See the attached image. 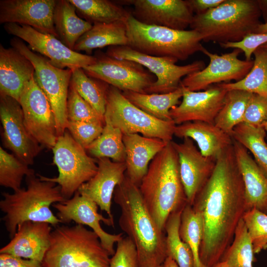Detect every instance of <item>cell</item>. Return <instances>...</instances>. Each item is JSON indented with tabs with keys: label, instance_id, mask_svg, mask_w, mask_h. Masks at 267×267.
Segmentation results:
<instances>
[{
	"label": "cell",
	"instance_id": "1",
	"mask_svg": "<svg viewBox=\"0 0 267 267\" xmlns=\"http://www.w3.org/2000/svg\"><path fill=\"white\" fill-rule=\"evenodd\" d=\"M192 206L203 221L201 262L205 267H214L232 243L238 223L247 211L233 143L217 157L212 175Z\"/></svg>",
	"mask_w": 267,
	"mask_h": 267
},
{
	"label": "cell",
	"instance_id": "2",
	"mask_svg": "<svg viewBox=\"0 0 267 267\" xmlns=\"http://www.w3.org/2000/svg\"><path fill=\"white\" fill-rule=\"evenodd\" d=\"M113 200L120 207L119 224L134 245L139 267H157L167 258L166 234L161 230L143 201L139 187L126 175L115 188Z\"/></svg>",
	"mask_w": 267,
	"mask_h": 267
},
{
	"label": "cell",
	"instance_id": "3",
	"mask_svg": "<svg viewBox=\"0 0 267 267\" xmlns=\"http://www.w3.org/2000/svg\"><path fill=\"white\" fill-rule=\"evenodd\" d=\"M138 187L147 210L158 227L165 231L170 215L182 211L188 203L172 141L151 161Z\"/></svg>",
	"mask_w": 267,
	"mask_h": 267
},
{
	"label": "cell",
	"instance_id": "4",
	"mask_svg": "<svg viewBox=\"0 0 267 267\" xmlns=\"http://www.w3.org/2000/svg\"><path fill=\"white\" fill-rule=\"evenodd\" d=\"M26 181L27 188L1 194L0 209L5 214L2 220L10 238L15 234L18 225L24 222H45L55 226L62 223L50 208L54 203L66 200L60 186L42 180L35 174L27 176Z\"/></svg>",
	"mask_w": 267,
	"mask_h": 267
},
{
	"label": "cell",
	"instance_id": "5",
	"mask_svg": "<svg viewBox=\"0 0 267 267\" xmlns=\"http://www.w3.org/2000/svg\"><path fill=\"white\" fill-rule=\"evenodd\" d=\"M261 16L256 0H225L215 8L194 14L190 27L206 42H238L255 33L262 23Z\"/></svg>",
	"mask_w": 267,
	"mask_h": 267
},
{
	"label": "cell",
	"instance_id": "6",
	"mask_svg": "<svg viewBox=\"0 0 267 267\" xmlns=\"http://www.w3.org/2000/svg\"><path fill=\"white\" fill-rule=\"evenodd\" d=\"M110 255L98 235L84 225L57 226L42 267H110Z\"/></svg>",
	"mask_w": 267,
	"mask_h": 267
},
{
	"label": "cell",
	"instance_id": "7",
	"mask_svg": "<svg viewBox=\"0 0 267 267\" xmlns=\"http://www.w3.org/2000/svg\"><path fill=\"white\" fill-rule=\"evenodd\" d=\"M126 23L128 46L147 55L185 60L204 48L201 35L193 30H177L145 24L131 13Z\"/></svg>",
	"mask_w": 267,
	"mask_h": 267
},
{
	"label": "cell",
	"instance_id": "8",
	"mask_svg": "<svg viewBox=\"0 0 267 267\" xmlns=\"http://www.w3.org/2000/svg\"><path fill=\"white\" fill-rule=\"evenodd\" d=\"M52 150L53 163L59 172L58 177L37 176L43 180L57 184L63 196L66 200L69 199L83 183L95 175L98 169L97 160L89 156L66 131L58 136Z\"/></svg>",
	"mask_w": 267,
	"mask_h": 267
},
{
	"label": "cell",
	"instance_id": "9",
	"mask_svg": "<svg viewBox=\"0 0 267 267\" xmlns=\"http://www.w3.org/2000/svg\"><path fill=\"white\" fill-rule=\"evenodd\" d=\"M10 44L33 63L35 79L48 98L53 111L58 136L63 135L68 124L67 104L73 70L55 67L47 58L33 51L17 37L12 38Z\"/></svg>",
	"mask_w": 267,
	"mask_h": 267
},
{
	"label": "cell",
	"instance_id": "10",
	"mask_svg": "<svg viewBox=\"0 0 267 267\" xmlns=\"http://www.w3.org/2000/svg\"><path fill=\"white\" fill-rule=\"evenodd\" d=\"M104 118L120 129L123 135L140 134L167 143L172 141L177 126L173 120H161L143 111L128 100L121 90L111 86L107 92Z\"/></svg>",
	"mask_w": 267,
	"mask_h": 267
},
{
	"label": "cell",
	"instance_id": "11",
	"mask_svg": "<svg viewBox=\"0 0 267 267\" xmlns=\"http://www.w3.org/2000/svg\"><path fill=\"white\" fill-rule=\"evenodd\" d=\"M106 54L117 59L130 60L146 67L156 78V81L146 90V93H166L180 87L181 78L205 68L203 61L179 66L177 59L147 55L129 46L108 47Z\"/></svg>",
	"mask_w": 267,
	"mask_h": 267
},
{
	"label": "cell",
	"instance_id": "12",
	"mask_svg": "<svg viewBox=\"0 0 267 267\" xmlns=\"http://www.w3.org/2000/svg\"><path fill=\"white\" fill-rule=\"evenodd\" d=\"M94 56V63L83 68L85 72L121 91L145 93L156 81L154 75L134 61L112 57L100 50Z\"/></svg>",
	"mask_w": 267,
	"mask_h": 267
},
{
	"label": "cell",
	"instance_id": "13",
	"mask_svg": "<svg viewBox=\"0 0 267 267\" xmlns=\"http://www.w3.org/2000/svg\"><path fill=\"white\" fill-rule=\"evenodd\" d=\"M4 28L8 34L26 42L33 51L46 57L52 65L58 68L73 70L91 65L96 61L94 56L75 51L57 37L41 33L30 26L6 23Z\"/></svg>",
	"mask_w": 267,
	"mask_h": 267
},
{
	"label": "cell",
	"instance_id": "14",
	"mask_svg": "<svg viewBox=\"0 0 267 267\" xmlns=\"http://www.w3.org/2000/svg\"><path fill=\"white\" fill-rule=\"evenodd\" d=\"M19 102L30 134L44 148L52 149L58 137L56 121L50 103L34 77L25 87Z\"/></svg>",
	"mask_w": 267,
	"mask_h": 267
},
{
	"label": "cell",
	"instance_id": "15",
	"mask_svg": "<svg viewBox=\"0 0 267 267\" xmlns=\"http://www.w3.org/2000/svg\"><path fill=\"white\" fill-rule=\"evenodd\" d=\"M0 119L4 146L27 165L33 164L44 147L27 130L19 102L10 96L0 95Z\"/></svg>",
	"mask_w": 267,
	"mask_h": 267
},
{
	"label": "cell",
	"instance_id": "16",
	"mask_svg": "<svg viewBox=\"0 0 267 267\" xmlns=\"http://www.w3.org/2000/svg\"><path fill=\"white\" fill-rule=\"evenodd\" d=\"M210 59L204 69L185 76L180 86L192 91L206 89L213 84L244 78L252 69L254 60H242L238 58L241 51L237 48L230 52L219 55L205 48L201 51Z\"/></svg>",
	"mask_w": 267,
	"mask_h": 267
},
{
	"label": "cell",
	"instance_id": "17",
	"mask_svg": "<svg viewBox=\"0 0 267 267\" xmlns=\"http://www.w3.org/2000/svg\"><path fill=\"white\" fill-rule=\"evenodd\" d=\"M52 206L57 211L56 216L62 223L73 221L76 224L89 226L98 235L110 256L114 254V245L123 237V234L122 233L110 234L103 229L100 222L108 226H114V221L99 214L98 206L93 200L77 191L72 198Z\"/></svg>",
	"mask_w": 267,
	"mask_h": 267
},
{
	"label": "cell",
	"instance_id": "18",
	"mask_svg": "<svg viewBox=\"0 0 267 267\" xmlns=\"http://www.w3.org/2000/svg\"><path fill=\"white\" fill-rule=\"evenodd\" d=\"M182 100L171 109V118L177 125L191 121L214 124L223 105L227 90L220 84L212 85L204 91H192L180 86Z\"/></svg>",
	"mask_w": 267,
	"mask_h": 267
},
{
	"label": "cell",
	"instance_id": "19",
	"mask_svg": "<svg viewBox=\"0 0 267 267\" xmlns=\"http://www.w3.org/2000/svg\"><path fill=\"white\" fill-rule=\"evenodd\" d=\"M134 6L132 15L139 22L177 30H186L194 17L187 0H128Z\"/></svg>",
	"mask_w": 267,
	"mask_h": 267
},
{
	"label": "cell",
	"instance_id": "20",
	"mask_svg": "<svg viewBox=\"0 0 267 267\" xmlns=\"http://www.w3.org/2000/svg\"><path fill=\"white\" fill-rule=\"evenodd\" d=\"M57 0H0V23L29 26L58 39L53 22Z\"/></svg>",
	"mask_w": 267,
	"mask_h": 267
},
{
	"label": "cell",
	"instance_id": "21",
	"mask_svg": "<svg viewBox=\"0 0 267 267\" xmlns=\"http://www.w3.org/2000/svg\"><path fill=\"white\" fill-rule=\"evenodd\" d=\"M183 139L181 143L172 142L178 155L179 173L187 202L192 205L212 175L216 158L203 156L191 138Z\"/></svg>",
	"mask_w": 267,
	"mask_h": 267
},
{
	"label": "cell",
	"instance_id": "22",
	"mask_svg": "<svg viewBox=\"0 0 267 267\" xmlns=\"http://www.w3.org/2000/svg\"><path fill=\"white\" fill-rule=\"evenodd\" d=\"M98 169L95 175L83 183L78 191L96 203L101 211L112 221V200L116 187L124 179L125 162H116L107 158L97 159Z\"/></svg>",
	"mask_w": 267,
	"mask_h": 267
},
{
	"label": "cell",
	"instance_id": "23",
	"mask_svg": "<svg viewBox=\"0 0 267 267\" xmlns=\"http://www.w3.org/2000/svg\"><path fill=\"white\" fill-rule=\"evenodd\" d=\"M50 225L32 221L20 223L10 242L0 249V253L42 263L50 245Z\"/></svg>",
	"mask_w": 267,
	"mask_h": 267
},
{
	"label": "cell",
	"instance_id": "24",
	"mask_svg": "<svg viewBox=\"0 0 267 267\" xmlns=\"http://www.w3.org/2000/svg\"><path fill=\"white\" fill-rule=\"evenodd\" d=\"M32 62L14 48L0 44V95L17 100L25 87L34 77Z\"/></svg>",
	"mask_w": 267,
	"mask_h": 267
},
{
	"label": "cell",
	"instance_id": "25",
	"mask_svg": "<svg viewBox=\"0 0 267 267\" xmlns=\"http://www.w3.org/2000/svg\"><path fill=\"white\" fill-rule=\"evenodd\" d=\"M233 146L244 185L247 211L256 209L267 214V178L244 146L233 139Z\"/></svg>",
	"mask_w": 267,
	"mask_h": 267
},
{
	"label": "cell",
	"instance_id": "26",
	"mask_svg": "<svg viewBox=\"0 0 267 267\" xmlns=\"http://www.w3.org/2000/svg\"><path fill=\"white\" fill-rule=\"evenodd\" d=\"M126 151V176L139 186L151 161L168 143L162 140L139 134L123 135Z\"/></svg>",
	"mask_w": 267,
	"mask_h": 267
},
{
	"label": "cell",
	"instance_id": "27",
	"mask_svg": "<svg viewBox=\"0 0 267 267\" xmlns=\"http://www.w3.org/2000/svg\"><path fill=\"white\" fill-rule=\"evenodd\" d=\"M174 135L195 141L202 154L215 158L233 143L231 136L214 124L191 121L177 125Z\"/></svg>",
	"mask_w": 267,
	"mask_h": 267
},
{
	"label": "cell",
	"instance_id": "28",
	"mask_svg": "<svg viewBox=\"0 0 267 267\" xmlns=\"http://www.w3.org/2000/svg\"><path fill=\"white\" fill-rule=\"evenodd\" d=\"M126 21L96 24L77 42L73 50L90 55L93 49L108 46L128 45Z\"/></svg>",
	"mask_w": 267,
	"mask_h": 267
},
{
	"label": "cell",
	"instance_id": "29",
	"mask_svg": "<svg viewBox=\"0 0 267 267\" xmlns=\"http://www.w3.org/2000/svg\"><path fill=\"white\" fill-rule=\"evenodd\" d=\"M53 22L58 39L72 50L78 40L92 26L77 15L76 7L69 0H57Z\"/></svg>",
	"mask_w": 267,
	"mask_h": 267
},
{
	"label": "cell",
	"instance_id": "30",
	"mask_svg": "<svg viewBox=\"0 0 267 267\" xmlns=\"http://www.w3.org/2000/svg\"><path fill=\"white\" fill-rule=\"evenodd\" d=\"M122 92L135 106L149 115L165 121L173 120L170 111L179 104V100L183 95L180 86L175 90L166 93H146L132 91Z\"/></svg>",
	"mask_w": 267,
	"mask_h": 267
},
{
	"label": "cell",
	"instance_id": "31",
	"mask_svg": "<svg viewBox=\"0 0 267 267\" xmlns=\"http://www.w3.org/2000/svg\"><path fill=\"white\" fill-rule=\"evenodd\" d=\"M70 84L79 95L104 118L110 85L88 76L82 68L73 70Z\"/></svg>",
	"mask_w": 267,
	"mask_h": 267
},
{
	"label": "cell",
	"instance_id": "32",
	"mask_svg": "<svg viewBox=\"0 0 267 267\" xmlns=\"http://www.w3.org/2000/svg\"><path fill=\"white\" fill-rule=\"evenodd\" d=\"M77 13L91 24L126 21L129 12L108 0H69Z\"/></svg>",
	"mask_w": 267,
	"mask_h": 267
},
{
	"label": "cell",
	"instance_id": "33",
	"mask_svg": "<svg viewBox=\"0 0 267 267\" xmlns=\"http://www.w3.org/2000/svg\"><path fill=\"white\" fill-rule=\"evenodd\" d=\"M105 124L101 135L86 150L97 159L107 158L116 162H125L126 151L123 134L104 118Z\"/></svg>",
	"mask_w": 267,
	"mask_h": 267
},
{
	"label": "cell",
	"instance_id": "34",
	"mask_svg": "<svg viewBox=\"0 0 267 267\" xmlns=\"http://www.w3.org/2000/svg\"><path fill=\"white\" fill-rule=\"evenodd\" d=\"M252 94L242 90H227L223 106L215 119V125L231 136L233 129L243 123Z\"/></svg>",
	"mask_w": 267,
	"mask_h": 267
},
{
	"label": "cell",
	"instance_id": "35",
	"mask_svg": "<svg viewBox=\"0 0 267 267\" xmlns=\"http://www.w3.org/2000/svg\"><path fill=\"white\" fill-rule=\"evenodd\" d=\"M253 54V67L244 78L234 83L220 84L226 90H242L267 98V49L260 46Z\"/></svg>",
	"mask_w": 267,
	"mask_h": 267
},
{
	"label": "cell",
	"instance_id": "36",
	"mask_svg": "<svg viewBox=\"0 0 267 267\" xmlns=\"http://www.w3.org/2000/svg\"><path fill=\"white\" fill-rule=\"evenodd\" d=\"M231 137L252 153L254 160L267 178V132L264 128L241 123L233 129Z\"/></svg>",
	"mask_w": 267,
	"mask_h": 267
},
{
	"label": "cell",
	"instance_id": "37",
	"mask_svg": "<svg viewBox=\"0 0 267 267\" xmlns=\"http://www.w3.org/2000/svg\"><path fill=\"white\" fill-rule=\"evenodd\" d=\"M181 239L190 248L194 259L193 267H205L201 262L200 248L203 235V221L200 214L187 203L182 211L179 228Z\"/></svg>",
	"mask_w": 267,
	"mask_h": 267
},
{
	"label": "cell",
	"instance_id": "38",
	"mask_svg": "<svg viewBox=\"0 0 267 267\" xmlns=\"http://www.w3.org/2000/svg\"><path fill=\"white\" fill-rule=\"evenodd\" d=\"M181 212L178 211L171 214L165 225L167 257L173 259L178 267H193L192 251L179 234Z\"/></svg>",
	"mask_w": 267,
	"mask_h": 267
},
{
	"label": "cell",
	"instance_id": "39",
	"mask_svg": "<svg viewBox=\"0 0 267 267\" xmlns=\"http://www.w3.org/2000/svg\"><path fill=\"white\" fill-rule=\"evenodd\" d=\"M221 261L227 267H253V263L256 261L253 247L243 219L238 223L233 240Z\"/></svg>",
	"mask_w": 267,
	"mask_h": 267
},
{
	"label": "cell",
	"instance_id": "40",
	"mask_svg": "<svg viewBox=\"0 0 267 267\" xmlns=\"http://www.w3.org/2000/svg\"><path fill=\"white\" fill-rule=\"evenodd\" d=\"M35 174L34 170L13 154L0 147V185L12 189H20L24 177Z\"/></svg>",
	"mask_w": 267,
	"mask_h": 267
},
{
	"label": "cell",
	"instance_id": "41",
	"mask_svg": "<svg viewBox=\"0 0 267 267\" xmlns=\"http://www.w3.org/2000/svg\"><path fill=\"white\" fill-rule=\"evenodd\" d=\"M243 220L251 240L254 254L267 248V214L256 209L245 212Z\"/></svg>",
	"mask_w": 267,
	"mask_h": 267
},
{
	"label": "cell",
	"instance_id": "42",
	"mask_svg": "<svg viewBox=\"0 0 267 267\" xmlns=\"http://www.w3.org/2000/svg\"><path fill=\"white\" fill-rule=\"evenodd\" d=\"M68 121L95 122L105 124L104 118L96 111L76 91L70 84L67 104Z\"/></svg>",
	"mask_w": 267,
	"mask_h": 267
},
{
	"label": "cell",
	"instance_id": "43",
	"mask_svg": "<svg viewBox=\"0 0 267 267\" xmlns=\"http://www.w3.org/2000/svg\"><path fill=\"white\" fill-rule=\"evenodd\" d=\"M104 126L95 122L68 121L67 129L74 140L86 150L101 135Z\"/></svg>",
	"mask_w": 267,
	"mask_h": 267
},
{
	"label": "cell",
	"instance_id": "44",
	"mask_svg": "<svg viewBox=\"0 0 267 267\" xmlns=\"http://www.w3.org/2000/svg\"><path fill=\"white\" fill-rule=\"evenodd\" d=\"M110 267H139L136 248L127 236L117 243L115 252L110 258Z\"/></svg>",
	"mask_w": 267,
	"mask_h": 267
},
{
	"label": "cell",
	"instance_id": "45",
	"mask_svg": "<svg viewBox=\"0 0 267 267\" xmlns=\"http://www.w3.org/2000/svg\"><path fill=\"white\" fill-rule=\"evenodd\" d=\"M267 121V98L253 93L247 106L243 123L263 127Z\"/></svg>",
	"mask_w": 267,
	"mask_h": 267
},
{
	"label": "cell",
	"instance_id": "46",
	"mask_svg": "<svg viewBox=\"0 0 267 267\" xmlns=\"http://www.w3.org/2000/svg\"><path fill=\"white\" fill-rule=\"evenodd\" d=\"M266 43H267V33H252L246 35L239 42L219 44L224 48H233L240 49L244 53L246 60H250L254 51Z\"/></svg>",
	"mask_w": 267,
	"mask_h": 267
},
{
	"label": "cell",
	"instance_id": "47",
	"mask_svg": "<svg viewBox=\"0 0 267 267\" xmlns=\"http://www.w3.org/2000/svg\"><path fill=\"white\" fill-rule=\"evenodd\" d=\"M0 267H42V263L10 254L0 253Z\"/></svg>",
	"mask_w": 267,
	"mask_h": 267
},
{
	"label": "cell",
	"instance_id": "48",
	"mask_svg": "<svg viewBox=\"0 0 267 267\" xmlns=\"http://www.w3.org/2000/svg\"><path fill=\"white\" fill-rule=\"evenodd\" d=\"M225 0H188L193 12L195 14H201L215 8L224 2Z\"/></svg>",
	"mask_w": 267,
	"mask_h": 267
},
{
	"label": "cell",
	"instance_id": "49",
	"mask_svg": "<svg viewBox=\"0 0 267 267\" xmlns=\"http://www.w3.org/2000/svg\"><path fill=\"white\" fill-rule=\"evenodd\" d=\"M259 8L265 21L267 23V0H256Z\"/></svg>",
	"mask_w": 267,
	"mask_h": 267
},
{
	"label": "cell",
	"instance_id": "50",
	"mask_svg": "<svg viewBox=\"0 0 267 267\" xmlns=\"http://www.w3.org/2000/svg\"><path fill=\"white\" fill-rule=\"evenodd\" d=\"M164 265L165 267H178L176 262L170 257H167Z\"/></svg>",
	"mask_w": 267,
	"mask_h": 267
},
{
	"label": "cell",
	"instance_id": "51",
	"mask_svg": "<svg viewBox=\"0 0 267 267\" xmlns=\"http://www.w3.org/2000/svg\"><path fill=\"white\" fill-rule=\"evenodd\" d=\"M255 33H267V23L260 24Z\"/></svg>",
	"mask_w": 267,
	"mask_h": 267
},
{
	"label": "cell",
	"instance_id": "52",
	"mask_svg": "<svg viewBox=\"0 0 267 267\" xmlns=\"http://www.w3.org/2000/svg\"><path fill=\"white\" fill-rule=\"evenodd\" d=\"M214 267H227L226 264L222 261L219 262Z\"/></svg>",
	"mask_w": 267,
	"mask_h": 267
},
{
	"label": "cell",
	"instance_id": "53",
	"mask_svg": "<svg viewBox=\"0 0 267 267\" xmlns=\"http://www.w3.org/2000/svg\"><path fill=\"white\" fill-rule=\"evenodd\" d=\"M265 131H266L267 132V137L266 138H267V122L266 123L265 125H264V127Z\"/></svg>",
	"mask_w": 267,
	"mask_h": 267
},
{
	"label": "cell",
	"instance_id": "54",
	"mask_svg": "<svg viewBox=\"0 0 267 267\" xmlns=\"http://www.w3.org/2000/svg\"><path fill=\"white\" fill-rule=\"evenodd\" d=\"M261 46H262L266 49H267V43L264 44V45Z\"/></svg>",
	"mask_w": 267,
	"mask_h": 267
},
{
	"label": "cell",
	"instance_id": "55",
	"mask_svg": "<svg viewBox=\"0 0 267 267\" xmlns=\"http://www.w3.org/2000/svg\"><path fill=\"white\" fill-rule=\"evenodd\" d=\"M157 267H165L164 265L163 264V265H160V266H158Z\"/></svg>",
	"mask_w": 267,
	"mask_h": 267
}]
</instances>
